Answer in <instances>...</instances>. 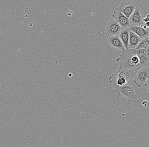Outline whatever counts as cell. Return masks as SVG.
<instances>
[{
    "label": "cell",
    "instance_id": "cell-4",
    "mask_svg": "<svg viewBox=\"0 0 149 147\" xmlns=\"http://www.w3.org/2000/svg\"><path fill=\"white\" fill-rule=\"evenodd\" d=\"M144 18L143 12L141 9L137 6L134 12L129 17V21L131 25L141 26L143 25V19Z\"/></svg>",
    "mask_w": 149,
    "mask_h": 147
},
{
    "label": "cell",
    "instance_id": "cell-14",
    "mask_svg": "<svg viewBox=\"0 0 149 147\" xmlns=\"http://www.w3.org/2000/svg\"><path fill=\"white\" fill-rule=\"evenodd\" d=\"M147 50L145 49H141V50H136V55L139 58L144 56H146Z\"/></svg>",
    "mask_w": 149,
    "mask_h": 147
},
{
    "label": "cell",
    "instance_id": "cell-2",
    "mask_svg": "<svg viewBox=\"0 0 149 147\" xmlns=\"http://www.w3.org/2000/svg\"><path fill=\"white\" fill-rule=\"evenodd\" d=\"M112 93H116L117 97L115 100L119 98L120 96H123L127 98L128 102L130 103H137L139 101V99L135 92V86L133 84V81L127 83L125 85L119 86L113 90H111Z\"/></svg>",
    "mask_w": 149,
    "mask_h": 147
},
{
    "label": "cell",
    "instance_id": "cell-6",
    "mask_svg": "<svg viewBox=\"0 0 149 147\" xmlns=\"http://www.w3.org/2000/svg\"><path fill=\"white\" fill-rule=\"evenodd\" d=\"M136 4L130 2H125L122 3L120 6L117 8L118 12H120L125 16L127 18H129L130 16L134 12Z\"/></svg>",
    "mask_w": 149,
    "mask_h": 147
},
{
    "label": "cell",
    "instance_id": "cell-18",
    "mask_svg": "<svg viewBox=\"0 0 149 147\" xmlns=\"http://www.w3.org/2000/svg\"><path fill=\"white\" fill-rule=\"evenodd\" d=\"M5 90V86L3 84L0 86V94L4 92Z\"/></svg>",
    "mask_w": 149,
    "mask_h": 147
},
{
    "label": "cell",
    "instance_id": "cell-3",
    "mask_svg": "<svg viewBox=\"0 0 149 147\" xmlns=\"http://www.w3.org/2000/svg\"><path fill=\"white\" fill-rule=\"evenodd\" d=\"M149 79V68L148 67L140 68L134 79L135 84L139 87L144 85Z\"/></svg>",
    "mask_w": 149,
    "mask_h": 147
},
{
    "label": "cell",
    "instance_id": "cell-8",
    "mask_svg": "<svg viewBox=\"0 0 149 147\" xmlns=\"http://www.w3.org/2000/svg\"><path fill=\"white\" fill-rule=\"evenodd\" d=\"M112 16L123 29L129 28L131 25L129 19L120 12H114Z\"/></svg>",
    "mask_w": 149,
    "mask_h": 147
},
{
    "label": "cell",
    "instance_id": "cell-23",
    "mask_svg": "<svg viewBox=\"0 0 149 147\" xmlns=\"http://www.w3.org/2000/svg\"><path fill=\"white\" fill-rule=\"evenodd\" d=\"M72 73H70L69 74H68V76L69 77H71L72 76Z\"/></svg>",
    "mask_w": 149,
    "mask_h": 147
},
{
    "label": "cell",
    "instance_id": "cell-24",
    "mask_svg": "<svg viewBox=\"0 0 149 147\" xmlns=\"http://www.w3.org/2000/svg\"><path fill=\"white\" fill-rule=\"evenodd\" d=\"M146 39H147V40H148L149 41V36L148 37H147V38H146Z\"/></svg>",
    "mask_w": 149,
    "mask_h": 147
},
{
    "label": "cell",
    "instance_id": "cell-11",
    "mask_svg": "<svg viewBox=\"0 0 149 147\" xmlns=\"http://www.w3.org/2000/svg\"><path fill=\"white\" fill-rule=\"evenodd\" d=\"M141 39L134 33L130 30L129 31V42L128 48L135 49L139 43L141 41Z\"/></svg>",
    "mask_w": 149,
    "mask_h": 147
},
{
    "label": "cell",
    "instance_id": "cell-26",
    "mask_svg": "<svg viewBox=\"0 0 149 147\" xmlns=\"http://www.w3.org/2000/svg\"><path fill=\"white\" fill-rule=\"evenodd\" d=\"M148 68H149V62L148 65Z\"/></svg>",
    "mask_w": 149,
    "mask_h": 147
},
{
    "label": "cell",
    "instance_id": "cell-10",
    "mask_svg": "<svg viewBox=\"0 0 149 147\" xmlns=\"http://www.w3.org/2000/svg\"><path fill=\"white\" fill-rule=\"evenodd\" d=\"M129 30L133 31L135 34L138 36L141 40L145 39L149 36V29H144L141 26L130 25L128 28Z\"/></svg>",
    "mask_w": 149,
    "mask_h": 147
},
{
    "label": "cell",
    "instance_id": "cell-21",
    "mask_svg": "<svg viewBox=\"0 0 149 147\" xmlns=\"http://www.w3.org/2000/svg\"><path fill=\"white\" fill-rule=\"evenodd\" d=\"M144 86H148L149 88L148 89V91L149 92V79H148L147 80V81H146V82H145V84H144Z\"/></svg>",
    "mask_w": 149,
    "mask_h": 147
},
{
    "label": "cell",
    "instance_id": "cell-22",
    "mask_svg": "<svg viewBox=\"0 0 149 147\" xmlns=\"http://www.w3.org/2000/svg\"><path fill=\"white\" fill-rule=\"evenodd\" d=\"M146 56H147V57H148L149 58V49L147 50V52H146Z\"/></svg>",
    "mask_w": 149,
    "mask_h": 147
},
{
    "label": "cell",
    "instance_id": "cell-12",
    "mask_svg": "<svg viewBox=\"0 0 149 147\" xmlns=\"http://www.w3.org/2000/svg\"><path fill=\"white\" fill-rule=\"evenodd\" d=\"M129 29L128 28L126 29H123L121 30L118 36L120 38L122 42L124 45L125 50L128 49V42H129Z\"/></svg>",
    "mask_w": 149,
    "mask_h": 147
},
{
    "label": "cell",
    "instance_id": "cell-5",
    "mask_svg": "<svg viewBox=\"0 0 149 147\" xmlns=\"http://www.w3.org/2000/svg\"><path fill=\"white\" fill-rule=\"evenodd\" d=\"M141 68V67L132 69H124L119 68L117 71L114 73L117 76L125 79L128 82H129L133 81L137 72Z\"/></svg>",
    "mask_w": 149,
    "mask_h": 147
},
{
    "label": "cell",
    "instance_id": "cell-9",
    "mask_svg": "<svg viewBox=\"0 0 149 147\" xmlns=\"http://www.w3.org/2000/svg\"><path fill=\"white\" fill-rule=\"evenodd\" d=\"M108 42L112 47L116 50L123 51L125 49L124 45L119 36H109Z\"/></svg>",
    "mask_w": 149,
    "mask_h": 147
},
{
    "label": "cell",
    "instance_id": "cell-25",
    "mask_svg": "<svg viewBox=\"0 0 149 147\" xmlns=\"http://www.w3.org/2000/svg\"><path fill=\"white\" fill-rule=\"evenodd\" d=\"M2 85L1 84V83L0 82V86H1Z\"/></svg>",
    "mask_w": 149,
    "mask_h": 147
},
{
    "label": "cell",
    "instance_id": "cell-20",
    "mask_svg": "<svg viewBox=\"0 0 149 147\" xmlns=\"http://www.w3.org/2000/svg\"><path fill=\"white\" fill-rule=\"evenodd\" d=\"M143 21L146 22V23L149 22V14L147 15L145 18L144 17V19H143Z\"/></svg>",
    "mask_w": 149,
    "mask_h": 147
},
{
    "label": "cell",
    "instance_id": "cell-17",
    "mask_svg": "<svg viewBox=\"0 0 149 147\" xmlns=\"http://www.w3.org/2000/svg\"><path fill=\"white\" fill-rule=\"evenodd\" d=\"M145 46H144V49L148 50L149 49V41L148 40H147L146 38H145Z\"/></svg>",
    "mask_w": 149,
    "mask_h": 147
},
{
    "label": "cell",
    "instance_id": "cell-7",
    "mask_svg": "<svg viewBox=\"0 0 149 147\" xmlns=\"http://www.w3.org/2000/svg\"><path fill=\"white\" fill-rule=\"evenodd\" d=\"M122 28L120 24L114 20H111L107 23L106 26V32L109 36H118Z\"/></svg>",
    "mask_w": 149,
    "mask_h": 147
},
{
    "label": "cell",
    "instance_id": "cell-16",
    "mask_svg": "<svg viewBox=\"0 0 149 147\" xmlns=\"http://www.w3.org/2000/svg\"><path fill=\"white\" fill-rule=\"evenodd\" d=\"M141 105L144 107L147 108L149 107V102L148 100H144L141 103Z\"/></svg>",
    "mask_w": 149,
    "mask_h": 147
},
{
    "label": "cell",
    "instance_id": "cell-15",
    "mask_svg": "<svg viewBox=\"0 0 149 147\" xmlns=\"http://www.w3.org/2000/svg\"><path fill=\"white\" fill-rule=\"evenodd\" d=\"M145 39L141 40L138 45L137 47L135 48L136 50H141V49H144V46H145Z\"/></svg>",
    "mask_w": 149,
    "mask_h": 147
},
{
    "label": "cell",
    "instance_id": "cell-1",
    "mask_svg": "<svg viewBox=\"0 0 149 147\" xmlns=\"http://www.w3.org/2000/svg\"><path fill=\"white\" fill-rule=\"evenodd\" d=\"M119 68L124 69H132L141 67L139 58L136 55V49H124L116 59Z\"/></svg>",
    "mask_w": 149,
    "mask_h": 147
},
{
    "label": "cell",
    "instance_id": "cell-13",
    "mask_svg": "<svg viewBox=\"0 0 149 147\" xmlns=\"http://www.w3.org/2000/svg\"><path fill=\"white\" fill-rule=\"evenodd\" d=\"M139 60L140 65L141 68L148 67V65L149 58L146 56L139 58Z\"/></svg>",
    "mask_w": 149,
    "mask_h": 147
},
{
    "label": "cell",
    "instance_id": "cell-19",
    "mask_svg": "<svg viewBox=\"0 0 149 147\" xmlns=\"http://www.w3.org/2000/svg\"><path fill=\"white\" fill-rule=\"evenodd\" d=\"M141 27L144 28V29H148V28H149V22H147L145 24H143Z\"/></svg>",
    "mask_w": 149,
    "mask_h": 147
}]
</instances>
